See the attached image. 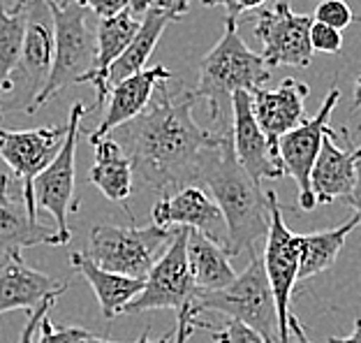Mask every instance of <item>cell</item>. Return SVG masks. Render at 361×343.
Returning <instances> with one entry per match:
<instances>
[{
  "mask_svg": "<svg viewBox=\"0 0 361 343\" xmlns=\"http://www.w3.org/2000/svg\"><path fill=\"white\" fill-rule=\"evenodd\" d=\"M195 102V91H169L162 81L149 107L109 135L151 191L167 195L171 188L202 181L204 167L223 142L225 133L204 130L192 119Z\"/></svg>",
  "mask_w": 361,
  "mask_h": 343,
  "instance_id": "1",
  "label": "cell"
},
{
  "mask_svg": "<svg viewBox=\"0 0 361 343\" xmlns=\"http://www.w3.org/2000/svg\"><path fill=\"white\" fill-rule=\"evenodd\" d=\"M202 183L211 188L213 200L218 202L227 223V246L229 258H236L248 251L255 253L257 243L269 234V198L262 191L234 153L232 133H225L218 151L213 153L209 165L204 167Z\"/></svg>",
  "mask_w": 361,
  "mask_h": 343,
  "instance_id": "2",
  "label": "cell"
},
{
  "mask_svg": "<svg viewBox=\"0 0 361 343\" xmlns=\"http://www.w3.org/2000/svg\"><path fill=\"white\" fill-rule=\"evenodd\" d=\"M234 19H225L223 37L200 61V81L195 95L197 100L209 104L211 119L225 126V102L232 107V95L236 91L252 93L269 81L271 70L262 54H255L243 42Z\"/></svg>",
  "mask_w": 361,
  "mask_h": 343,
  "instance_id": "3",
  "label": "cell"
},
{
  "mask_svg": "<svg viewBox=\"0 0 361 343\" xmlns=\"http://www.w3.org/2000/svg\"><path fill=\"white\" fill-rule=\"evenodd\" d=\"M47 3L56 26L54 63L42 91L26 107L30 116L65 86L81 84V79L93 68L97 54V28L90 23L88 7L79 5L77 0H47Z\"/></svg>",
  "mask_w": 361,
  "mask_h": 343,
  "instance_id": "4",
  "label": "cell"
},
{
  "mask_svg": "<svg viewBox=\"0 0 361 343\" xmlns=\"http://www.w3.org/2000/svg\"><path fill=\"white\" fill-rule=\"evenodd\" d=\"M197 311H218L257 330L267 343H278V311L264 260L257 253L236 279L220 290H200L195 297Z\"/></svg>",
  "mask_w": 361,
  "mask_h": 343,
  "instance_id": "5",
  "label": "cell"
},
{
  "mask_svg": "<svg viewBox=\"0 0 361 343\" xmlns=\"http://www.w3.org/2000/svg\"><path fill=\"white\" fill-rule=\"evenodd\" d=\"M174 227L146 225V227H118L93 225L88 234L86 255L109 272L146 279L165 248L169 246Z\"/></svg>",
  "mask_w": 361,
  "mask_h": 343,
  "instance_id": "6",
  "label": "cell"
},
{
  "mask_svg": "<svg viewBox=\"0 0 361 343\" xmlns=\"http://www.w3.org/2000/svg\"><path fill=\"white\" fill-rule=\"evenodd\" d=\"M188 227H174L169 246L155 260L149 276L144 279V288L139 295L123 308V313L137 315L155 308H183L195 304L200 288L192 279L190 263H188Z\"/></svg>",
  "mask_w": 361,
  "mask_h": 343,
  "instance_id": "7",
  "label": "cell"
},
{
  "mask_svg": "<svg viewBox=\"0 0 361 343\" xmlns=\"http://www.w3.org/2000/svg\"><path fill=\"white\" fill-rule=\"evenodd\" d=\"M86 107L81 102L72 104L68 119V135L56 153V158L39 172L32 181V193H35L37 209L47 211L56 220V232H59L63 243H70L72 230L68 225V214L79 209V200H75V160H77V142L81 119H84Z\"/></svg>",
  "mask_w": 361,
  "mask_h": 343,
  "instance_id": "8",
  "label": "cell"
},
{
  "mask_svg": "<svg viewBox=\"0 0 361 343\" xmlns=\"http://www.w3.org/2000/svg\"><path fill=\"white\" fill-rule=\"evenodd\" d=\"M269 198V234L264 243V269L274 290L276 311H278V343L290 341V301L294 283L299 281V253H301V234H294L285 225V216L274 191H267Z\"/></svg>",
  "mask_w": 361,
  "mask_h": 343,
  "instance_id": "9",
  "label": "cell"
},
{
  "mask_svg": "<svg viewBox=\"0 0 361 343\" xmlns=\"http://www.w3.org/2000/svg\"><path fill=\"white\" fill-rule=\"evenodd\" d=\"M315 19L308 14H297L290 7V0H276L274 7L259 10L255 35L262 42V59L267 68H308L313 63V47H310V26Z\"/></svg>",
  "mask_w": 361,
  "mask_h": 343,
  "instance_id": "10",
  "label": "cell"
},
{
  "mask_svg": "<svg viewBox=\"0 0 361 343\" xmlns=\"http://www.w3.org/2000/svg\"><path fill=\"white\" fill-rule=\"evenodd\" d=\"M338 100H341V91L338 88H331L313 119H306L297 128L287 130L285 135H281V140H278V156L283 160L285 174L299 188L301 211H313L317 207L313 186H310V172H313L319 146H322V137L326 133V128H329L331 114Z\"/></svg>",
  "mask_w": 361,
  "mask_h": 343,
  "instance_id": "11",
  "label": "cell"
},
{
  "mask_svg": "<svg viewBox=\"0 0 361 343\" xmlns=\"http://www.w3.org/2000/svg\"><path fill=\"white\" fill-rule=\"evenodd\" d=\"M68 135V124L59 128H32V130H3L0 128V158L7 162L23 183V202L37 218L32 181L49 162L56 158Z\"/></svg>",
  "mask_w": 361,
  "mask_h": 343,
  "instance_id": "12",
  "label": "cell"
},
{
  "mask_svg": "<svg viewBox=\"0 0 361 343\" xmlns=\"http://www.w3.org/2000/svg\"><path fill=\"white\" fill-rule=\"evenodd\" d=\"M151 218L160 227H188L207 234L209 239L227 246V223L218 202L200 186H180L174 195H162L155 202Z\"/></svg>",
  "mask_w": 361,
  "mask_h": 343,
  "instance_id": "13",
  "label": "cell"
},
{
  "mask_svg": "<svg viewBox=\"0 0 361 343\" xmlns=\"http://www.w3.org/2000/svg\"><path fill=\"white\" fill-rule=\"evenodd\" d=\"M232 144L239 162L245 172L255 179H281L285 176L283 160L278 149L259 128L255 112H252V95L248 91H236L232 95Z\"/></svg>",
  "mask_w": 361,
  "mask_h": 343,
  "instance_id": "14",
  "label": "cell"
},
{
  "mask_svg": "<svg viewBox=\"0 0 361 343\" xmlns=\"http://www.w3.org/2000/svg\"><path fill=\"white\" fill-rule=\"evenodd\" d=\"M54 47H56V26L54 14L49 10L47 0H28L26 3V35H23V49L19 70L26 84V107L32 102L44 81L49 77L54 63Z\"/></svg>",
  "mask_w": 361,
  "mask_h": 343,
  "instance_id": "15",
  "label": "cell"
},
{
  "mask_svg": "<svg viewBox=\"0 0 361 343\" xmlns=\"http://www.w3.org/2000/svg\"><path fill=\"white\" fill-rule=\"evenodd\" d=\"M361 162V146L343 149L336 142V133L326 128L319 146L317 160L310 172V186H313L317 204H334L336 200H345L357 183V169Z\"/></svg>",
  "mask_w": 361,
  "mask_h": 343,
  "instance_id": "16",
  "label": "cell"
},
{
  "mask_svg": "<svg viewBox=\"0 0 361 343\" xmlns=\"http://www.w3.org/2000/svg\"><path fill=\"white\" fill-rule=\"evenodd\" d=\"M167 79H171V72L167 68H162V65H155V68H144L118 81V84H114L109 91V107H106L95 133L88 135V142L90 144L100 142L104 137H109L118 126L139 116V114L149 107L158 84Z\"/></svg>",
  "mask_w": 361,
  "mask_h": 343,
  "instance_id": "17",
  "label": "cell"
},
{
  "mask_svg": "<svg viewBox=\"0 0 361 343\" xmlns=\"http://www.w3.org/2000/svg\"><path fill=\"white\" fill-rule=\"evenodd\" d=\"M68 288V281L28 267L21 255L0 258V313L30 311L47 297H61Z\"/></svg>",
  "mask_w": 361,
  "mask_h": 343,
  "instance_id": "18",
  "label": "cell"
},
{
  "mask_svg": "<svg viewBox=\"0 0 361 343\" xmlns=\"http://www.w3.org/2000/svg\"><path fill=\"white\" fill-rule=\"evenodd\" d=\"M252 95V112L259 128L264 130V135L271 140V144L278 149V140L285 135L287 130L297 128L306 121V95L308 84H303L299 79L287 77L281 81L278 88H255Z\"/></svg>",
  "mask_w": 361,
  "mask_h": 343,
  "instance_id": "19",
  "label": "cell"
},
{
  "mask_svg": "<svg viewBox=\"0 0 361 343\" xmlns=\"http://www.w3.org/2000/svg\"><path fill=\"white\" fill-rule=\"evenodd\" d=\"M63 246L59 232L42 225L28 211L26 202H16L10 195V176L0 174V253L3 255H21L23 248Z\"/></svg>",
  "mask_w": 361,
  "mask_h": 343,
  "instance_id": "20",
  "label": "cell"
},
{
  "mask_svg": "<svg viewBox=\"0 0 361 343\" xmlns=\"http://www.w3.org/2000/svg\"><path fill=\"white\" fill-rule=\"evenodd\" d=\"M142 23V14H137L133 7L123 10L114 16H106L97 23V54L95 63L90 68L88 75L81 79V84L88 81L95 88V107H100L104 97L109 95V84H106V72H109L111 63L126 52V47L133 42L135 32L139 30Z\"/></svg>",
  "mask_w": 361,
  "mask_h": 343,
  "instance_id": "21",
  "label": "cell"
},
{
  "mask_svg": "<svg viewBox=\"0 0 361 343\" xmlns=\"http://www.w3.org/2000/svg\"><path fill=\"white\" fill-rule=\"evenodd\" d=\"M70 263L88 281L90 288H93L97 301H100L102 315L106 320H114L116 315H121L123 308H126L130 301L139 295V290L144 288V279L109 272V269L97 265L95 260H90L86 253L72 251Z\"/></svg>",
  "mask_w": 361,
  "mask_h": 343,
  "instance_id": "22",
  "label": "cell"
},
{
  "mask_svg": "<svg viewBox=\"0 0 361 343\" xmlns=\"http://www.w3.org/2000/svg\"><path fill=\"white\" fill-rule=\"evenodd\" d=\"M95 162L88 172V181L100 191L106 200L126 204L135 191V169L121 144L114 137L95 142Z\"/></svg>",
  "mask_w": 361,
  "mask_h": 343,
  "instance_id": "23",
  "label": "cell"
},
{
  "mask_svg": "<svg viewBox=\"0 0 361 343\" xmlns=\"http://www.w3.org/2000/svg\"><path fill=\"white\" fill-rule=\"evenodd\" d=\"M171 21H176V16L167 10H160V7H149V10L142 14V23H139V30L135 32L133 42L126 47V52L111 63L109 72H106L109 91L114 84H118V81H123L126 77L146 68L155 44H158V40L162 37V32H165V28Z\"/></svg>",
  "mask_w": 361,
  "mask_h": 343,
  "instance_id": "24",
  "label": "cell"
},
{
  "mask_svg": "<svg viewBox=\"0 0 361 343\" xmlns=\"http://www.w3.org/2000/svg\"><path fill=\"white\" fill-rule=\"evenodd\" d=\"M188 263L200 290H220L236 279L225 246L197 230L188 234Z\"/></svg>",
  "mask_w": 361,
  "mask_h": 343,
  "instance_id": "25",
  "label": "cell"
},
{
  "mask_svg": "<svg viewBox=\"0 0 361 343\" xmlns=\"http://www.w3.org/2000/svg\"><path fill=\"white\" fill-rule=\"evenodd\" d=\"M359 227V216L355 214L345 223L331 227V230L301 234V253H299V281H308L313 276L331 269L338 253L345 246V239L352 230Z\"/></svg>",
  "mask_w": 361,
  "mask_h": 343,
  "instance_id": "26",
  "label": "cell"
},
{
  "mask_svg": "<svg viewBox=\"0 0 361 343\" xmlns=\"http://www.w3.org/2000/svg\"><path fill=\"white\" fill-rule=\"evenodd\" d=\"M26 3L16 0L12 10L0 5V93L14 91V72L19 68L26 35Z\"/></svg>",
  "mask_w": 361,
  "mask_h": 343,
  "instance_id": "27",
  "label": "cell"
},
{
  "mask_svg": "<svg viewBox=\"0 0 361 343\" xmlns=\"http://www.w3.org/2000/svg\"><path fill=\"white\" fill-rule=\"evenodd\" d=\"M313 19L338 30H345L355 23V12L345 0H317Z\"/></svg>",
  "mask_w": 361,
  "mask_h": 343,
  "instance_id": "28",
  "label": "cell"
},
{
  "mask_svg": "<svg viewBox=\"0 0 361 343\" xmlns=\"http://www.w3.org/2000/svg\"><path fill=\"white\" fill-rule=\"evenodd\" d=\"M213 341L216 343H267V339L262 337L257 330L234 320V318H229L223 327L218 332H213Z\"/></svg>",
  "mask_w": 361,
  "mask_h": 343,
  "instance_id": "29",
  "label": "cell"
},
{
  "mask_svg": "<svg viewBox=\"0 0 361 343\" xmlns=\"http://www.w3.org/2000/svg\"><path fill=\"white\" fill-rule=\"evenodd\" d=\"M310 47H313V52L338 54L343 49V30L326 26L322 21H313V26H310Z\"/></svg>",
  "mask_w": 361,
  "mask_h": 343,
  "instance_id": "30",
  "label": "cell"
},
{
  "mask_svg": "<svg viewBox=\"0 0 361 343\" xmlns=\"http://www.w3.org/2000/svg\"><path fill=\"white\" fill-rule=\"evenodd\" d=\"M86 337L88 332L81 327H59V325H54L47 313L42 318V325H39L37 343H81Z\"/></svg>",
  "mask_w": 361,
  "mask_h": 343,
  "instance_id": "31",
  "label": "cell"
},
{
  "mask_svg": "<svg viewBox=\"0 0 361 343\" xmlns=\"http://www.w3.org/2000/svg\"><path fill=\"white\" fill-rule=\"evenodd\" d=\"M59 301V297H47L42 299L35 308H30L26 311V325H23V330L19 334V341L16 343H37V334H39V325H42V318L51 311L54 304Z\"/></svg>",
  "mask_w": 361,
  "mask_h": 343,
  "instance_id": "32",
  "label": "cell"
},
{
  "mask_svg": "<svg viewBox=\"0 0 361 343\" xmlns=\"http://www.w3.org/2000/svg\"><path fill=\"white\" fill-rule=\"evenodd\" d=\"M176 332H174V343H188L190 341L192 334L200 330V327H209V323H202L200 311H197L195 304H185L183 308L176 311Z\"/></svg>",
  "mask_w": 361,
  "mask_h": 343,
  "instance_id": "33",
  "label": "cell"
},
{
  "mask_svg": "<svg viewBox=\"0 0 361 343\" xmlns=\"http://www.w3.org/2000/svg\"><path fill=\"white\" fill-rule=\"evenodd\" d=\"M77 3L88 7V12H93L97 19H106V16L128 10L133 5V0H77Z\"/></svg>",
  "mask_w": 361,
  "mask_h": 343,
  "instance_id": "34",
  "label": "cell"
},
{
  "mask_svg": "<svg viewBox=\"0 0 361 343\" xmlns=\"http://www.w3.org/2000/svg\"><path fill=\"white\" fill-rule=\"evenodd\" d=\"M264 3H269V0H220V5L227 10V19L234 21H239L243 14L264 7Z\"/></svg>",
  "mask_w": 361,
  "mask_h": 343,
  "instance_id": "35",
  "label": "cell"
},
{
  "mask_svg": "<svg viewBox=\"0 0 361 343\" xmlns=\"http://www.w3.org/2000/svg\"><path fill=\"white\" fill-rule=\"evenodd\" d=\"M190 3H192V0H151V7L167 10L178 19V16H183L188 10H190Z\"/></svg>",
  "mask_w": 361,
  "mask_h": 343,
  "instance_id": "36",
  "label": "cell"
},
{
  "mask_svg": "<svg viewBox=\"0 0 361 343\" xmlns=\"http://www.w3.org/2000/svg\"><path fill=\"white\" fill-rule=\"evenodd\" d=\"M345 200H348L350 207L355 209V214L359 216V230H361V162H359V169H357V183Z\"/></svg>",
  "mask_w": 361,
  "mask_h": 343,
  "instance_id": "37",
  "label": "cell"
},
{
  "mask_svg": "<svg viewBox=\"0 0 361 343\" xmlns=\"http://www.w3.org/2000/svg\"><path fill=\"white\" fill-rule=\"evenodd\" d=\"M290 334H294V341L297 343H315V341L308 339V334H306V330H303V325L299 323L297 315H290Z\"/></svg>",
  "mask_w": 361,
  "mask_h": 343,
  "instance_id": "38",
  "label": "cell"
},
{
  "mask_svg": "<svg viewBox=\"0 0 361 343\" xmlns=\"http://www.w3.org/2000/svg\"><path fill=\"white\" fill-rule=\"evenodd\" d=\"M329 343H361V318L355 320V330L350 337H331Z\"/></svg>",
  "mask_w": 361,
  "mask_h": 343,
  "instance_id": "39",
  "label": "cell"
},
{
  "mask_svg": "<svg viewBox=\"0 0 361 343\" xmlns=\"http://www.w3.org/2000/svg\"><path fill=\"white\" fill-rule=\"evenodd\" d=\"M169 337H171V334H167V337H162V339H158V341H151V339H149V332H144L142 337H139L135 343H169Z\"/></svg>",
  "mask_w": 361,
  "mask_h": 343,
  "instance_id": "40",
  "label": "cell"
},
{
  "mask_svg": "<svg viewBox=\"0 0 361 343\" xmlns=\"http://www.w3.org/2000/svg\"><path fill=\"white\" fill-rule=\"evenodd\" d=\"M355 107L361 112V77L357 79V84H355Z\"/></svg>",
  "mask_w": 361,
  "mask_h": 343,
  "instance_id": "41",
  "label": "cell"
},
{
  "mask_svg": "<svg viewBox=\"0 0 361 343\" xmlns=\"http://www.w3.org/2000/svg\"><path fill=\"white\" fill-rule=\"evenodd\" d=\"M81 343H118V341H109V339H100V337H93V334H88V337L81 341Z\"/></svg>",
  "mask_w": 361,
  "mask_h": 343,
  "instance_id": "42",
  "label": "cell"
},
{
  "mask_svg": "<svg viewBox=\"0 0 361 343\" xmlns=\"http://www.w3.org/2000/svg\"><path fill=\"white\" fill-rule=\"evenodd\" d=\"M202 5H207V7H211V5H220V0H200Z\"/></svg>",
  "mask_w": 361,
  "mask_h": 343,
  "instance_id": "43",
  "label": "cell"
},
{
  "mask_svg": "<svg viewBox=\"0 0 361 343\" xmlns=\"http://www.w3.org/2000/svg\"><path fill=\"white\" fill-rule=\"evenodd\" d=\"M0 97H3V93H0ZM0 124H3V104H0Z\"/></svg>",
  "mask_w": 361,
  "mask_h": 343,
  "instance_id": "44",
  "label": "cell"
}]
</instances>
